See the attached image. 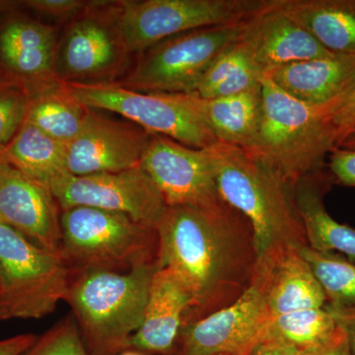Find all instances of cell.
<instances>
[{
    "mask_svg": "<svg viewBox=\"0 0 355 355\" xmlns=\"http://www.w3.org/2000/svg\"><path fill=\"white\" fill-rule=\"evenodd\" d=\"M159 268H169L191 296L184 326L237 300L258 263L253 229L225 200L173 207L157 227Z\"/></svg>",
    "mask_w": 355,
    "mask_h": 355,
    "instance_id": "1",
    "label": "cell"
},
{
    "mask_svg": "<svg viewBox=\"0 0 355 355\" xmlns=\"http://www.w3.org/2000/svg\"><path fill=\"white\" fill-rule=\"evenodd\" d=\"M209 150L219 195L251 224L258 259L307 246L295 184L239 147L217 142Z\"/></svg>",
    "mask_w": 355,
    "mask_h": 355,
    "instance_id": "2",
    "label": "cell"
},
{
    "mask_svg": "<svg viewBox=\"0 0 355 355\" xmlns=\"http://www.w3.org/2000/svg\"><path fill=\"white\" fill-rule=\"evenodd\" d=\"M159 265L128 272H71L65 302L90 355H119L144 320L149 287Z\"/></svg>",
    "mask_w": 355,
    "mask_h": 355,
    "instance_id": "3",
    "label": "cell"
},
{
    "mask_svg": "<svg viewBox=\"0 0 355 355\" xmlns=\"http://www.w3.org/2000/svg\"><path fill=\"white\" fill-rule=\"evenodd\" d=\"M263 108L253 154L291 184L324 169L336 149L324 106L298 101L263 76Z\"/></svg>",
    "mask_w": 355,
    "mask_h": 355,
    "instance_id": "4",
    "label": "cell"
},
{
    "mask_svg": "<svg viewBox=\"0 0 355 355\" xmlns=\"http://www.w3.org/2000/svg\"><path fill=\"white\" fill-rule=\"evenodd\" d=\"M60 254L70 272H128L159 265L157 229L119 212L77 207L62 210Z\"/></svg>",
    "mask_w": 355,
    "mask_h": 355,
    "instance_id": "5",
    "label": "cell"
},
{
    "mask_svg": "<svg viewBox=\"0 0 355 355\" xmlns=\"http://www.w3.org/2000/svg\"><path fill=\"white\" fill-rule=\"evenodd\" d=\"M64 84L83 106L121 114L153 135L193 148H209L217 144L197 96L139 92L113 83Z\"/></svg>",
    "mask_w": 355,
    "mask_h": 355,
    "instance_id": "6",
    "label": "cell"
},
{
    "mask_svg": "<svg viewBox=\"0 0 355 355\" xmlns=\"http://www.w3.org/2000/svg\"><path fill=\"white\" fill-rule=\"evenodd\" d=\"M71 272L60 254L0 223V289L3 321L41 319L65 300Z\"/></svg>",
    "mask_w": 355,
    "mask_h": 355,
    "instance_id": "7",
    "label": "cell"
},
{
    "mask_svg": "<svg viewBox=\"0 0 355 355\" xmlns=\"http://www.w3.org/2000/svg\"><path fill=\"white\" fill-rule=\"evenodd\" d=\"M263 0H142L112 6L114 26L128 53H144L182 33L239 24Z\"/></svg>",
    "mask_w": 355,
    "mask_h": 355,
    "instance_id": "8",
    "label": "cell"
},
{
    "mask_svg": "<svg viewBox=\"0 0 355 355\" xmlns=\"http://www.w3.org/2000/svg\"><path fill=\"white\" fill-rule=\"evenodd\" d=\"M240 23L182 33L141 53L119 85L148 93L193 95L207 70L239 35Z\"/></svg>",
    "mask_w": 355,
    "mask_h": 355,
    "instance_id": "9",
    "label": "cell"
},
{
    "mask_svg": "<svg viewBox=\"0 0 355 355\" xmlns=\"http://www.w3.org/2000/svg\"><path fill=\"white\" fill-rule=\"evenodd\" d=\"M280 253L258 259L253 279L237 300L184 326L178 340L177 355L253 354L263 343L272 317L268 293L273 268Z\"/></svg>",
    "mask_w": 355,
    "mask_h": 355,
    "instance_id": "10",
    "label": "cell"
},
{
    "mask_svg": "<svg viewBox=\"0 0 355 355\" xmlns=\"http://www.w3.org/2000/svg\"><path fill=\"white\" fill-rule=\"evenodd\" d=\"M60 210L77 207L119 212L157 229L168 207L141 166L119 173L65 178L51 188Z\"/></svg>",
    "mask_w": 355,
    "mask_h": 355,
    "instance_id": "11",
    "label": "cell"
},
{
    "mask_svg": "<svg viewBox=\"0 0 355 355\" xmlns=\"http://www.w3.org/2000/svg\"><path fill=\"white\" fill-rule=\"evenodd\" d=\"M168 207H207L221 202L209 148H193L153 135L140 162Z\"/></svg>",
    "mask_w": 355,
    "mask_h": 355,
    "instance_id": "12",
    "label": "cell"
},
{
    "mask_svg": "<svg viewBox=\"0 0 355 355\" xmlns=\"http://www.w3.org/2000/svg\"><path fill=\"white\" fill-rule=\"evenodd\" d=\"M96 2L69 26L57 46L55 76L62 83L97 84L118 71L128 51L114 26L111 9L100 11Z\"/></svg>",
    "mask_w": 355,
    "mask_h": 355,
    "instance_id": "13",
    "label": "cell"
},
{
    "mask_svg": "<svg viewBox=\"0 0 355 355\" xmlns=\"http://www.w3.org/2000/svg\"><path fill=\"white\" fill-rule=\"evenodd\" d=\"M153 133L135 123L116 120L89 109L80 132L67 144L72 176L127 171L140 166Z\"/></svg>",
    "mask_w": 355,
    "mask_h": 355,
    "instance_id": "14",
    "label": "cell"
},
{
    "mask_svg": "<svg viewBox=\"0 0 355 355\" xmlns=\"http://www.w3.org/2000/svg\"><path fill=\"white\" fill-rule=\"evenodd\" d=\"M238 42L263 71L293 62L335 55L275 3L263 0L258 9L240 23Z\"/></svg>",
    "mask_w": 355,
    "mask_h": 355,
    "instance_id": "15",
    "label": "cell"
},
{
    "mask_svg": "<svg viewBox=\"0 0 355 355\" xmlns=\"http://www.w3.org/2000/svg\"><path fill=\"white\" fill-rule=\"evenodd\" d=\"M62 210L50 188L0 161V223L60 254Z\"/></svg>",
    "mask_w": 355,
    "mask_h": 355,
    "instance_id": "16",
    "label": "cell"
},
{
    "mask_svg": "<svg viewBox=\"0 0 355 355\" xmlns=\"http://www.w3.org/2000/svg\"><path fill=\"white\" fill-rule=\"evenodd\" d=\"M55 50L53 26L26 17H12L0 26V65L6 79L27 88L57 83Z\"/></svg>",
    "mask_w": 355,
    "mask_h": 355,
    "instance_id": "17",
    "label": "cell"
},
{
    "mask_svg": "<svg viewBox=\"0 0 355 355\" xmlns=\"http://www.w3.org/2000/svg\"><path fill=\"white\" fill-rule=\"evenodd\" d=\"M191 296L169 268H159L149 287L144 320L128 343L127 349L144 354H169L178 345Z\"/></svg>",
    "mask_w": 355,
    "mask_h": 355,
    "instance_id": "18",
    "label": "cell"
},
{
    "mask_svg": "<svg viewBox=\"0 0 355 355\" xmlns=\"http://www.w3.org/2000/svg\"><path fill=\"white\" fill-rule=\"evenodd\" d=\"M266 78L287 95L311 106H328L355 79V55H331L268 70Z\"/></svg>",
    "mask_w": 355,
    "mask_h": 355,
    "instance_id": "19",
    "label": "cell"
},
{
    "mask_svg": "<svg viewBox=\"0 0 355 355\" xmlns=\"http://www.w3.org/2000/svg\"><path fill=\"white\" fill-rule=\"evenodd\" d=\"M334 183L331 173L324 169L295 184L307 246L318 252H340L355 263V229L336 221L324 207V196Z\"/></svg>",
    "mask_w": 355,
    "mask_h": 355,
    "instance_id": "20",
    "label": "cell"
},
{
    "mask_svg": "<svg viewBox=\"0 0 355 355\" xmlns=\"http://www.w3.org/2000/svg\"><path fill=\"white\" fill-rule=\"evenodd\" d=\"M335 55H355V0H275Z\"/></svg>",
    "mask_w": 355,
    "mask_h": 355,
    "instance_id": "21",
    "label": "cell"
},
{
    "mask_svg": "<svg viewBox=\"0 0 355 355\" xmlns=\"http://www.w3.org/2000/svg\"><path fill=\"white\" fill-rule=\"evenodd\" d=\"M197 99L217 142L239 147L245 151L253 148L263 108L261 84L240 94L212 99H202L197 96Z\"/></svg>",
    "mask_w": 355,
    "mask_h": 355,
    "instance_id": "22",
    "label": "cell"
},
{
    "mask_svg": "<svg viewBox=\"0 0 355 355\" xmlns=\"http://www.w3.org/2000/svg\"><path fill=\"white\" fill-rule=\"evenodd\" d=\"M0 161L51 190L70 175L67 164V144L51 139L27 121L0 153Z\"/></svg>",
    "mask_w": 355,
    "mask_h": 355,
    "instance_id": "23",
    "label": "cell"
},
{
    "mask_svg": "<svg viewBox=\"0 0 355 355\" xmlns=\"http://www.w3.org/2000/svg\"><path fill=\"white\" fill-rule=\"evenodd\" d=\"M326 304L323 287L299 249L291 248L282 252L275 261L270 280V315L318 309Z\"/></svg>",
    "mask_w": 355,
    "mask_h": 355,
    "instance_id": "24",
    "label": "cell"
},
{
    "mask_svg": "<svg viewBox=\"0 0 355 355\" xmlns=\"http://www.w3.org/2000/svg\"><path fill=\"white\" fill-rule=\"evenodd\" d=\"M27 90L29 106L26 121L62 144H69L76 139L89 108L74 99L60 81Z\"/></svg>",
    "mask_w": 355,
    "mask_h": 355,
    "instance_id": "25",
    "label": "cell"
},
{
    "mask_svg": "<svg viewBox=\"0 0 355 355\" xmlns=\"http://www.w3.org/2000/svg\"><path fill=\"white\" fill-rule=\"evenodd\" d=\"M263 76L265 72L237 39L214 60L195 95L212 99L240 94L259 87Z\"/></svg>",
    "mask_w": 355,
    "mask_h": 355,
    "instance_id": "26",
    "label": "cell"
},
{
    "mask_svg": "<svg viewBox=\"0 0 355 355\" xmlns=\"http://www.w3.org/2000/svg\"><path fill=\"white\" fill-rule=\"evenodd\" d=\"M336 330L335 320L324 308L296 311L270 317L263 343L273 340L311 354L326 345Z\"/></svg>",
    "mask_w": 355,
    "mask_h": 355,
    "instance_id": "27",
    "label": "cell"
},
{
    "mask_svg": "<svg viewBox=\"0 0 355 355\" xmlns=\"http://www.w3.org/2000/svg\"><path fill=\"white\" fill-rule=\"evenodd\" d=\"M299 251L323 287L328 304L355 306V265L352 261L308 246Z\"/></svg>",
    "mask_w": 355,
    "mask_h": 355,
    "instance_id": "28",
    "label": "cell"
},
{
    "mask_svg": "<svg viewBox=\"0 0 355 355\" xmlns=\"http://www.w3.org/2000/svg\"><path fill=\"white\" fill-rule=\"evenodd\" d=\"M29 92L17 81L0 80V153L12 141L26 121Z\"/></svg>",
    "mask_w": 355,
    "mask_h": 355,
    "instance_id": "29",
    "label": "cell"
},
{
    "mask_svg": "<svg viewBox=\"0 0 355 355\" xmlns=\"http://www.w3.org/2000/svg\"><path fill=\"white\" fill-rule=\"evenodd\" d=\"M22 355H90L73 315L69 314L37 338Z\"/></svg>",
    "mask_w": 355,
    "mask_h": 355,
    "instance_id": "30",
    "label": "cell"
},
{
    "mask_svg": "<svg viewBox=\"0 0 355 355\" xmlns=\"http://www.w3.org/2000/svg\"><path fill=\"white\" fill-rule=\"evenodd\" d=\"M335 137L336 148L355 125V79L342 96L324 107Z\"/></svg>",
    "mask_w": 355,
    "mask_h": 355,
    "instance_id": "31",
    "label": "cell"
},
{
    "mask_svg": "<svg viewBox=\"0 0 355 355\" xmlns=\"http://www.w3.org/2000/svg\"><path fill=\"white\" fill-rule=\"evenodd\" d=\"M21 3L37 12L60 19L73 17L90 6L80 0H26Z\"/></svg>",
    "mask_w": 355,
    "mask_h": 355,
    "instance_id": "32",
    "label": "cell"
},
{
    "mask_svg": "<svg viewBox=\"0 0 355 355\" xmlns=\"http://www.w3.org/2000/svg\"><path fill=\"white\" fill-rule=\"evenodd\" d=\"M328 167L335 183L355 188V150L336 148Z\"/></svg>",
    "mask_w": 355,
    "mask_h": 355,
    "instance_id": "33",
    "label": "cell"
},
{
    "mask_svg": "<svg viewBox=\"0 0 355 355\" xmlns=\"http://www.w3.org/2000/svg\"><path fill=\"white\" fill-rule=\"evenodd\" d=\"M324 309L333 316L336 326L345 333L352 355H355V306L331 305L327 303Z\"/></svg>",
    "mask_w": 355,
    "mask_h": 355,
    "instance_id": "34",
    "label": "cell"
},
{
    "mask_svg": "<svg viewBox=\"0 0 355 355\" xmlns=\"http://www.w3.org/2000/svg\"><path fill=\"white\" fill-rule=\"evenodd\" d=\"M34 334H21L0 340V355H22L36 342Z\"/></svg>",
    "mask_w": 355,
    "mask_h": 355,
    "instance_id": "35",
    "label": "cell"
},
{
    "mask_svg": "<svg viewBox=\"0 0 355 355\" xmlns=\"http://www.w3.org/2000/svg\"><path fill=\"white\" fill-rule=\"evenodd\" d=\"M310 355H352L345 333L338 327L330 340Z\"/></svg>",
    "mask_w": 355,
    "mask_h": 355,
    "instance_id": "36",
    "label": "cell"
},
{
    "mask_svg": "<svg viewBox=\"0 0 355 355\" xmlns=\"http://www.w3.org/2000/svg\"><path fill=\"white\" fill-rule=\"evenodd\" d=\"M252 355H310L306 352H300V350L289 347V345H284L279 342H273L268 340L261 343L257 349L254 350Z\"/></svg>",
    "mask_w": 355,
    "mask_h": 355,
    "instance_id": "37",
    "label": "cell"
},
{
    "mask_svg": "<svg viewBox=\"0 0 355 355\" xmlns=\"http://www.w3.org/2000/svg\"><path fill=\"white\" fill-rule=\"evenodd\" d=\"M338 148L350 149V150H355V125L352 130L347 132L345 139L340 142Z\"/></svg>",
    "mask_w": 355,
    "mask_h": 355,
    "instance_id": "38",
    "label": "cell"
},
{
    "mask_svg": "<svg viewBox=\"0 0 355 355\" xmlns=\"http://www.w3.org/2000/svg\"><path fill=\"white\" fill-rule=\"evenodd\" d=\"M18 2L7 1V0H0V13L7 12L12 10L18 6Z\"/></svg>",
    "mask_w": 355,
    "mask_h": 355,
    "instance_id": "39",
    "label": "cell"
},
{
    "mask_svg": "<svg viewBox=\"0 0 355 355\" xmlns=\"http://www.w3.org/2000/svg\"><path fill=\"white\" fill-rule=\"evenodd\" d=\"M119 355H146L144 354H141V352H137V350H132V349H127L125 350V352H121V354Z\"/></svg>",
    "mask_w": 355,
    "mask_h": 355,
    "instance_id": "40",
    "label": "cell"
},
{
    "mask_svg": "<svg viewBox=\"0 0 355 355\" xmlns=\"http://www.w3.org/2000/svg\"><path fill=\"white\" fill-rule=\"evenodd\" d=\"M0 321H3V312H2L1 289H0Z\"/></svg>",
    "mask_w": 355,
    "mask_h": 355,
    "instance_id": "41",
    "label": "cell"
}]
</instances>
